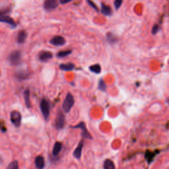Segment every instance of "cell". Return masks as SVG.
<instances>
[{
	"label": "cell",
	"mask_w": 169,
	"mask_h": 169,
	"mask_svg": "<svg viewBox=\"0 0 169 169\" xmlns=\"http://www.w3.org/2000/svg\"><path fill=\"white\" fill-rule=\"evenodd\" d=\"M40 109L42 114L43 115L44 118H45L46 121H48L50 114V102L47 99H46V98H42L40 103Z\"/></svg>",
	"instance_id": "obj_1"
},
{
	"label": "cell",
	"mask_w": 169,
	"mask_h": 169,
	"mask_svg": "<svg viewBox=\"0 0 169 169\" xmlns=\"http://www.w3.org/2000/svg\"><path fill=\"white\" fill-rule=\"evenodd\" d=\"M75 100L74 96L71 93H67L66 97L62 104V110L65 113H69L74 105Z\"/></svg>",
	"instance_id": "obj_2"
},
{
	"label": "cell",
	"mask_w": 169,
	"mask_h": 169,
	"mask_svg": "<svg viewBox=\"0 0 169 169\" xmlns=\"http://www.w3.org/2000/svg\"><path fill=\"white\" fill-rule=\"evenodd\" d=\"M66 123V116L64 113L62 112L60 109H59L57 112L56 119H55V127L58 130L62 129L65 126Z\"/></svg>",
	"instance_id": "obj_3"
},
{
	"label": "cell",
	"mask_w": 169,
	"mask_h": 169,
	"mask_svg": "<svg viewBox=\"0 0 169 169\" xmlns=\"http://www.w3.org/2000/svg\"><path fill=\"white\" fill-rule=\"evenodd\" d=\"M71 128L81 129V136L83 137V138L86 139H93V137L89 132V131H88L86 127V124H85L84 122H81L80 123L76 125V126H71Z\"/></svg>",
	"instance_id": "obj_4"
},
{
	"label": "cell",
	"mask_w": 169,
	"mask_h": 169,
	"mask_svg": "<svg viewBox=\"0 0 169 169\" xmlns=\"http://www.w3.org/2000/svg\"><path fill=\"white\" fill-rule=\"evenodd\" d=\"M10 64L13 66H18L21 64L22 59V55L21 52L19 50H15L11 53L8 58Z\"/></svg>",
	"instance_id": "obj_5"
},
{
	"label": "cell",
	"mask_w": 169,
	"mask_h": 169,
	"mask_svg": "<svg viewBox=\"0 0 169 169\" xmlns=\"http://www.w3.org/2000/svg\"><path fill=\"white\" fill-rule=\"evenodd\" d=\"M21 114L19 111L13 110L11 113V121L15 127L19 128L21 124Z\"/></svg>",
	"instance_id": "obj_6"
},
{
	"label": "cell",
	"mask_w": 169,
	"mask_h": 169,
	"mask_svg": "<svg viewBox=\"0 0 169 169\" xmlns=\"http://www.w3.org/2000/svg\"><path fill=\"white\" fill-rule=\"evenodd\" d=\"M58 7V3L56 0H46L43 5L44 9L47 12L52 11Z\"/></svg>",
	"instance_id": "obj_7"
},
{
	"label": "cell",
	"mask_w": 169,
	"mask_h": 169,
	"mask_svg": "<svg viewBox=\"0 0 169 169\" xmlns=\"http://www.w3.org/2000/svg\"><path fill=\"white\" fill-rule=\"evenodd\" d=\"M53 58V54L50 51L43 50L39 52L38 58L42 62H47Z\"/></svg>",
	"instance_id": "obj_8"
},
{
	"label": "cell",
	"mask_w": 169,
	"mask_h": 169,
	"mask_svg": "<svg viewBox=\"0 0 169 169\" xmlns=\"http://www.w3.org/2000/svg\"><path fill=\"white\" fill-rule=\"evenodd\" d=\"M66 42V40L64 36H55L52 38L50 40V43L54 46H64Z\"/></svg>",
	"instance_id": "obj_9"
},
{
	"label": "cell",
	"mask_w": 169,
	"mask_h": 169,
	"mask_svg": "<svg viewBox=\"0 0 169 169\" xmlns=\"http://www.w3.org/2000/svg\"><path fill=\"white\" fill-rule=\"evenodd\" d=\"M30 73L27 70H21L15 74V77L19 81H24L29 78Z\"/></svg>",
	"instance_id": "obj_10"
},
{
	"label": "cell",
	"mask_w": 169,
	"mask_h": 169,
	"mask_svg": "<svg viewBox=\"0 0 169 169\" xmlns=\"http://www.w3.org/2000/svg\"><path fill=\"white\" fill-rule=\"evenodd\" d=\"M83 145H84V143H83V140H81V141L79 143V144H78L77 148L75 149L74 153H73L74 157L75 158H77V159H80L81 157Z\"/></svg>",
	"instance_id": "obj_11"
},
{
	"label": "cell",
	"mask_w": 169,
	"mask_h": 169,
	"mask_svg": "<svg viewBox=\"0 0 169 169\" xmlns=\"http://www.w3.org/2000/svg\"><path fill=\"white\" fill-rule=\"evenodd\" d=\"M100 13L105 16H111L112 15V9L111 7L108 5H106L104 3L101 4V9Z\"/></svg>",
	"instance_id": "obj_12"
},
{
	"label": "cell",
	"mask_w": 169,
	"mask_h": 169,
	"mask_svg": "<svg viewBox=\"0 0 169 169\" xmlns=\"http://www.w3.org/2000/svg\"><path fill=\"white\" fill-rule=\"evenodd\" d=\"M35 166L37 169H43L45 166V158L42 156L38 155L35 158Z\"/></svg>",
	"instance_id": "obj_13"
},
{
	"label": "cell",
	"mask_w": 169,
	"mask_h": 169,
	"mask_svg": "<svg viewBox=\"0 0 169 169\" xmlns=\"http://www.w3.org/2000/svg\"><path fill=\"white\" fill-rule=\"evenodd\" d=\"M0 22H4L8 23L9 25H11L12 27H16V23H15V21L10 17L8 15H0Z\"/></svg>",
	"instance_id": "obj_14"
},
{
	"label": "cell",
	"mask_w": 169,
	"mask_h": 169,
	"mask_svg": "<svg viewBox=\"0 0 169 169\" xmlns=\"http://www.w3.org/2000/svg\"><path fill=\"white\" fill-rule=\"evenodd\" d=\"M106 41L110 44V45H114V44H116L118 42V38L116 35H114L112 33H107L106 35Z\"/></svg>",
	"instance_id": "obj_15"
},
{
	"label": "cell",
	"mask_w": 169,
	"mask_h": 169,
	"mask_svg": "<svg viewBox=\"0 0 169 169\" xmlns=\"http://www.w3.org/2000/svg\"><path fill=\"white\" fill-rule=\"evenodd\" d=\"M62 147H63V145H62L61 142L56 141L55 144H54L52 149V155L54 157H57V156L59 154V153L61 152L62 149Z\"/></svg>",
	"instance_id": "obj_16"
},
{
	"label": "cell",
	"mask_w": 169,
	"mask_h": 169,
	"mask_svg": "<svg viewBox=\"0 0 169 169\" xmlns=\"http://www.w3.org/2000/svg\"><path fill=\"white\" fill-rule=\"evenodd\" d=\"M59 69L62 71H72L75 68V65L73 63H66V64H61L59 66Z\"/></svg>",
	"instance_id": "obj_17"
},
{
	"label": "cell",
	"mask_w": 169,
	"mask_h": 169,
	"mask_svg": "<svg viewBox=\"0 0 169 169\" xmlns=\"http://www.w3.org/2000/svg\"><path fill=\"white\" fill-rule=\"evenodd\" d=\"M27 37V33L25 30H20L17 35V42L19 44H23Z\"/></svg>",
	"instance_id": "obj_18"
},
{
	"label": "cell",
	"mask_w": 169,
	"mask_h": 169,
	"mask_svg": "<svg viewBox=\"0 0 169 169\" xmlns=\"http://www.w3.org/2000/svg\"><path fill=\"white\" fill-rule=\"evenodd\" d=\"M23 95H24V99H25L26 106H27L28 108H30L31 107V102L30 100V91H29V89H26L24 91Z\"/></svg>",
	"instance_id": "obj_19"
},
{
	"label": "cell",
	"mask_w": 169,
	"mask_h": 169,
	"mask_svg": "<svg viewBox=\"0 0 169 169\" xmlns=\"http://www.w3.org/2000/svg\"><path fill=\"white\" fill-rule=\"evenodd\" d=\"M89 69L90 71L95 74H99L101 72V67L98 64L92 65V66H89Z\"/></svg>",
	"instance_id": "obj_20"
},
{
	"label": "cell",
	"mask_w": 169,
	"mask_h": 169,
	"mask_svg": "<svg viewBox=\"0 0 169 169\" xmlns=\"http://www.w3.org/2000/svg\"><path fill=\"white\" fill-rule=\"evenodd\" d=\"M71 53H72L71 50H62L60 52H58L56 54V57L58 58H66V57L67 56H68Z\"/></svg>",
	"instance_id": "obj_21"
},
{
	"label": "cell",
	"mask_w": 169,
	"mask_h": 169,
	"mask_svg": "<svg viewBox=\"0 0 169 169\" xmlns=\"http://www.w3.org/2000/svg\"><path fill=\"white\" fill-rule=\"evenodd\" d=\"M104 169H116L113 161L110 159H106L104 162Z\"/></svg>",
	"instance_id": "obj_22"
},
{
	"label": "cell",
	"mask_w": 169,
	"mask_h": 169,
	"mask_svg": "<svg viewBox=\"0 0 169 169\" xmlns=\"http://www.w3.org/2000/svg\"><path fill=\"white\" fill-rule=\"evenodd\" d=\"M106 88H107V86H106V83L103 79H100L99 81H98V89L100 91L103 92H105L106 91Z\"/></svg>",
	"instance_id": "obj_23"
},
{
	"label": "cell",
	"mask_w": 169,
	"mask_h": 169,
	"mask_svg": "<svg viewBox=\"0 0 169 169\" xmlns=\"http://www.w3.org/2000/svg\"><path fill=\"white\" fill-rule=\"evenodd\" d=\"M7 169H19V165L17 161H14L11 162L7 166Z\"/></svg>",
	"instance_id": "obj_24"
},
{
	"label": "cell",
	"mask_w": 169,
	"mask_h": 169,
	"mask_svg": "<svg viewBox=\"0 0 169 169\" xmlns=\"http://www.w3.org/2000/svg\"><path fill=\"white\" fill-rule=\"evenodd\" d=\"M122 4H123V1L122 0H115L114 1V6L116 10H118L120 8Z\"/></svg>",
	"instance_id": "obj_25"
},
{
	"label": "cell",
	"mask_w": 169,
	"mask_h": 169,
	"mask_svg": "<svg viewBox=\"0 0 169 169\" xmlns=\"http://www.w3.org/2000/svg\"><path fill=\"white\" fill-rule=\"evenodd\" d=\"M160 30V26L158 24H155L153 26L152 29H151V33L153 35H157V34L159 32Z\"/></svg>",
	"instance_id": "obj_26"
},
{
	"label": "cell",
	"mask_w": 169,
	"mask_h": 169,
	"mask_svg": "<svg viewBox=\"0 0 169 169\" xmlns=\"http://www.w3.org/2000/svg\"><path fill=\"white\" fill-rule=\"evenodd\" d=\"M153 153L147 151L146 154H145V158H146L147 162H151V161L153 160Z\"/></svg>",
	"instance_id": "obj_27"
},
{
	"label": "cell",
	"mask_w": 169,
	"mask_h": 169,
	"mask_svg": "<svg viewBox=\"0 0 169 169\" xmlns=\"http://www.w3.org/2000/svg\"><path fill=\"white\" fill-rule=\"evenodd\" d=\"M87 2L88 3V4L89 5V6L92 7V8H93L97 12H98V7H97V6H96V5L93 3V1H89V0H87Z\"/></svg>",
	"instance_id": "obj_28"
},
{
	"label": "cell",
	"mask_w": 169,
	"mask_h": 169,
	"mask_svg": "<svg viewBox=\"0 0 169 169\" xmlns=\"http://www.w3.org/2000/svg\"><path fill=\"white\" fill-rule=\"evenodd\" d=\"M71 1V0H60V1H59V3L62 5H65L69 3V2Z\"/></svg>",
	"instance_id": "obj_29"
}]
</instances>
